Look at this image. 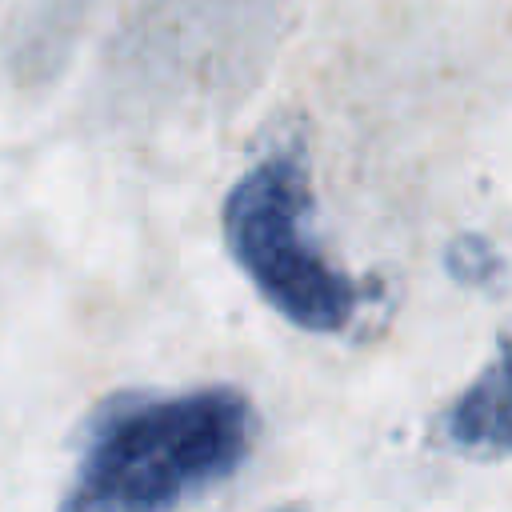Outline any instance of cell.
<instances>
[{"instance_id":"obj_2","label":"cell","mask_w":512,"mask_h":512,"mask_svg":"<svg viewBox=\"0 0 512 512\" xmlns=\"http://www.w3.org/2000/svg\"><path fill=\"white\" fill-rule=\"evenodd\" d=\"M312 180L300 144L264 152L224 196V244L264 304L304 332H344L364 300L312 232Z\"/></svg>"},{"instance_id":"obj_4","label":"cell","mask_w":512,"mask_h":512,"mask_svg":"<svg viewBox=\"0 0 512 512\" xmlns=\"http://www.w3.org/2000/svg\"><path fill=\"white\" fill-rule=\"evenodd\" d=\"M444 268L456 284L464 288H484L496 292L504 284V252L480 236V232H460L448 248H444Z\"/></svg>"},{"instance_id":"obj_3","label":"cell","mask_w":512,"mask_h":512,"mask_svg":"<svg viewBox=\"0 0 512 512\" xmlns=\"http://www.w3.org/2000/svg\"><path fill=\"white\" fill-rule=\"evenodd\" d=\"M440 436L476 460H504L508 456V380L504 356H496L440 416Z\"/></svg>"},{"instance_id":"obj_1","label":"cell","mask_w":512,"mask_h":512,"mask_svg":"<svg viewBox=\"0 0 512 512\" xmlns=\"http://www.w3.org/2000/svg\"><path fill=\"white\" fill-rule=\"evenodd\" d=\"M256 440V408L228 384L116 396L80 444L64 508H176L232 480Z\"/></svg>"}]
</instances>
